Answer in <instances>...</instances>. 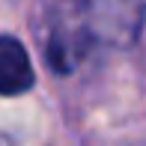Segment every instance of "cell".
Returning <instances> with one entry per match:
<instances>
[{
    "instance_id": "1",
    "label": "cell",
    "mask_w": 146,
    "mask_h": 146,
    "mask_svg": "<svg viewBox=\"0 0 146 146\" xmlns=\"http://www.w3.org/2000/svg\"><path fill=\"white\" fill-rule=\"evenodd\" d=\"M33 87V66L24 45L12 36H0V96H18Z\"/></svg>"
}]
</instances>
